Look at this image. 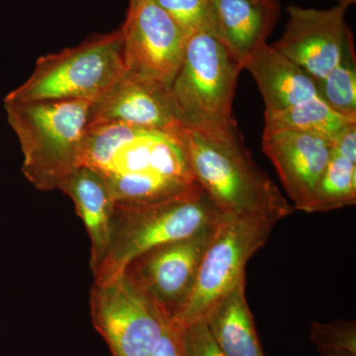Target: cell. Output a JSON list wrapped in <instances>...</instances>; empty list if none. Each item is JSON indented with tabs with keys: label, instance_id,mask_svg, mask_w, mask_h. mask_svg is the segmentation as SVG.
Masks as SVG:
<instances>
[{
	"label": "cell",
	"instance_id": "52a82bcc",
	"mask_svg": "<svg viewBox=\"0 0 356 356\" xmlns=\"http://www.w3.org/2000/svg\"><path fill=\"white\" fill-rule=\"evenodd\" d=\"M274 226L250 216L222 214L201 261L193 291L172 321L186 325L204 320L215 304L245 278V266L266 245Z\"/></svg>",
	"mask_w": 356,
	"mask_h": 356
},
{
	"label": "cell",
	"instance_id": "603a6c76",
	"mask_svg": "<svg viewBox=\"0 0 356 356\" xmlns=\"http://www.w3.org/2000/svg\"><path fill=\"white\" fill-rule=\"evenodd\" d=\"M184 356H226L208 331L205 321L186 325L173 324Z\"/></svg>",
	"mask_w": 356,
	"mask_h": 356
},
{
	"label": "cell",
	"instance_id": "ba28073f",
	"mask_svg": "<svg viewBox=\"0 0 356 356\" xmlns=\"http://www.w3.org/2000/svg\"><path fill=\"white\" fill-rule=\"evenodd\" d=\"M89 306L112 356H151L170 323L123 273L95 280Z\"/></svg>",
	"mask_w": 356,
	"mask_h": 356
},
{
	"label": "cell",
	"instance_id": "3957f363",
	"mask_svg": "<svg viewBox=\"0 0 356 356\" xmlns=\"http://www.w3.org/2000/svg\"><path fill=\"white\" fill-rule=\"evenodd\" d=\"M7 122L19 140L23 175L39 191H60L81 166L92 102H6Z\"/></svg>",
	"mask_w": 356,
	"mask_h": 356
},
{
	"label": "cell",
	"instance_id": "277c9868",
	"mask_svg": "<svg viewBox=\"0 0 356 356\" xmlns=\"http://www.w3.org/2000/svg\"><path fill=\"white\" fill-rule=\"evenodd\" d=\"M242 70L214 32L204 30L188 37L170 86L182 127L214 139L240 136L233 103Z\"/></svg>",
	"mask_w": 356,
	"mask_h": 356
},
{
	"label": "cell",
	"instance_id": "83f0119b",
	"mask_svg": "<svg viewBox=\"0 0 356 356\" xmlns=\"http://www.w3.org/2000/svg\"><path fill=\"white\" fill-rule=\"evenodd\" d=\"M268 1H278V0H268Z\"/></svg>",
	"mask_w": 356,
	"mask_h": 356
},
{
	"label": "cell",
	"instance_id": "4fadbf2b",
	"mask_svg": "<svg viewBox=\"0 0 356 356\" xmlns=\"http://www.w3.org/2000/svg\"><path fill=\"white\" fill-rule=\"evenodd\" d=\"M262 151L275 166L295 207L307 213L331 159V140L316 134L276 131L264 133Z\"/></svg>",
	"mask_w": 356,
	"mask_h": 356
},
{
	"label": "cell",
	"instance_id": "ffe728a7",
	"mask_svg": "<svg viewBox=\"0 0 356 356\" xmlns=\"http://www.w3.org/2000/svg\"><path fill=\"white\" fill-rule=\"evenodd\" d=\"M318 97L337 113L356 120V57L353 36L346 44L341 60L321 81H316Z\"/></svg>",
	"mask_w": 356,
	"mask_h": 356
},
{
	"label": "cell",
	"instance_id": "7402d4cb",
	"mask_svg": "<svg viewBox=\"0 0 356 356\" xmlns=\"http://www.w3.org/2000/svg\"><path fill=\"white\" fill-rule=\"evenodd\" d=\"M311 339L322 356H356V325L351 321L314 323Z\"/></svg>",
	"mask_w": 356,
	"mask_h": 356
},
{
	"label": "cell",
	"instance_id": "cb8c5ba5",
	"mask_svg": "<svg viewBox=\"0 0 356 356\" xmlns=\"http://www.w3.org/2000/svg\"><path fill=\"white\" fill-rule=\"evenodd\" d=\"M151 356H184L172 323L166 325L161 343Z\"/></svg>",
	"mask_w": 356,
	"mask_h": 356
},
{
	"label": "cell",
	"instance_id": "30bf717a",
	"mask_svg": "<svg viewBox=\"0 0 356 356\" xmlns=\"http://www.w3.org/2000/svg\"><path fill=\"white\" fill-rule=\"evenodd\" d=\"M126 70L172 86L184 57L187 37L154 0L128 9L121 27Z\"/></svg>",
	"mask_w": 356,
	"mask_h": 356
},
{
	"label": "cell",
	"instance_id": "484cf974",
	"mask_svg": "<svg viewBox=\"0 0 356 356\" xmlns=\"http://www.w3.org/2000/svg\"><path fill=\"white\" fill-rule=\"evenodd\" d=\"M336 1L337 4H341V6L348 7H348L355 3L356 0H336Z\"/></svg>",
	"mask_w": 356,
	"mask_h": 356
},
{
	"label": "cell",
	"instance_id": "8992f818",
	"mask_svg": "<svg viewBox=\"0 0 356 356\" xmlns=\"http://www.w3.org/2000/svg\"><path fill=\"white\" fill-rule=\"evenodd\" d=\"M222 213L205 192L149 203H115L106 259L95 281L123 273L138 255L215 226Z\"/></svg>",
	"mask_w": 356,
	"mask_h": 356
},
{
	"label": "cell",
	"instance_id": "9c48e42d",
	"mask_svg": "<svg viewBox=\"0 0 356 356\" xmlns=\"http://www.w3.org/2000/svg\"><path fill=\"white\" fill-rule=\"evenodd\" d=\"M216 225L188 238L149 248L124 268L131 282L170 322L178 317L191 298Z\"/></svg>",
	"mask_w": 356,
	"mask_h": 356
},
{
	"label": "cell",
	"instance_id": "d4e9b609",
	"mask_svg": "<svg viewBox=\"0 0 356 356\" xmlns=\"http://www.w3.org/2000/svg\"><path fill=\"white\" fill-rule=\"evenodd\" d=\"M332 149L356 163V124L346 131L332 144Z\"/></svg>",
	"mask_w": 356,
	"mask_h": 356
},
{
	"label": "cell",
	"instance_id": "7c38bea8",
	"mask_svg": "<svg viewBox=\"0 0 356 356\" xmlns=\"http://www.w3.org/2000/svg\"><path fill=\"white\" fill-rule=\"evenodd\" d=\"M99 123L124 124L170 133L184 128L170 86L128 72L91 105L89 125Z\"/></svg>",
	"mask_w": 356,
	"mask_h": 356
},
{
	"label": "cell",
	"instance_id": "7a4b0ae2",
	"mask_svg": "<svg viewBox=\"0 0 356 356\" xmlns=\"http://www.w3.org/2000/svg\"><path fill=\"white\" fill-rule=\"evenodd\" d=\"M196 182L222 214L276 222L293 207L243 146L242 135L214 139L182 128L179 132Z\"/></svg>",
	"mask_w": 356,
	"mask_h": 356
},
{
	"label": "cell",
	"instance_id": "e0dca14e",
	"mask_svg": "<svg viewBox=\"0 0 356 356\" xmlns=\"http://www.w3.org/2000/svg\"><path fill=\"white\" fill-rule=\"evenodd\" d=\"M211 337L226 356H264L245 297V278L206 314Z\"/></svg>",
	"mask_w": 356,
	"mask_h": 356
},
{
	"label": "cell",
	"instance_id": "5bb4252c",
	"mask_svg": "<svg viewBox=\"0 0 356 356\" xmlns=\"http://www.w3.org/2000/svg\"><path fill=\"white\" fill-rule=\"evenodd\" d=\"M214 34L243 65L266 43L280 17V1L268 0H211Z\"/></svg>",
	"mask_w": 356,
	"mask_h": 356
},
{
	"label": "cell",
	"instance_id": "5b68a950",
	"mask_svg": "<svg viewBox=\"0 0 356 356\" xmlns=\"http://www.w3.org/2000/svg\"><path fill=\"white\" fill-rule=\"evenodd\" d=\"M127 72L122 30L95 35L58 53L41 56L25 83L3 102L86 100L95 102Z\"/></svg>",
	"mask_w": 356,
	"mask_h": 356
},
{
	"label": "cell",
	"instance_id": "9a60e30c",
	"mask_svg": "<svg viewBox=\"0 0 356 356\" xmlns=\"http://www.w3.org/2000/svg\"><path fill=\"white\" fill-rule=\"evenodd\" d=\"M60 191L69 196L83 220L89 241V266L93 275L107 257L115 199L104 180L88 166H79L63 184Z\"/></svg>",
	"mask_w": 356,
	"mask_h": 356
},
{
	"label": "cell",
	"instance_id": "d6986e66",
	"mask_svg": "<svg viewBox=\"0 0 356 356\" xmlns=\"http://www.w3.org/2000/svg\"><path fill=\"white\" fill-rule=\"evenodd\" d=\"M356 204V163L332 149L307 213L330 212Z\"/></svg>",
	"mask_w": 356,
	"mask_h": 356
},
{
	"label": "cell",
	"instance_id": "4316f807",
	"mask_svg": "<svg viewBox=\"0 0 356 356\" xmlns=\"http://www.w3.org/2000/svg\"><path fill=\"white\" fill-rule=\"evenodd\" d=\"M142 1H144V0H130V2H129V8H132V7L138 6V4L140 3Z\"/></svg>",
	"mask_w": 356,
	"mask_h": 356
},
{
	"label": "cell",
	"instance_id": "2e32d148",
	"mask_svg": "<svg viewBox=\"0 0 356 356\" xmlns=\"http://www.w3.org/2000/svg\"><path fill=\"white\" fill-rule=\"evenodd\" d=\"M243 70L250 72L259 86L266 111H281L318 96L316 81L271 44L257 49Z\"/></svg>",
	"mask_w": 356,
	"mask_h": 356
},
{
	"label": "cell",
	"instance_id": "ac0fdd59",
	"mask_svg": "<svg viewBox=\"0 0 356 356\" xmlns=\"http://www.w3.org/2000/svg\"><path fill=\"white\" fill-rule=\"evenodd\" d=\"M356 120L337 113L318 96L281 111H264V133L299 131L322 136L332 144Z\"/></svg>",
	"mask_w": 356,
	"mask_h": 356
},
{
	"label": "cell",
	"instance_id": "6da1fadb",
	"mask_svg": "<svg viewBox=\"0 0 356 356\" xmlns=\"http://www.w3.org/2000/svg\"><path fill=\"white\" fill-rule=\"evenodd\" d=\"M179 132L91 124L81 165L102 177L116 203L156 202L200 193Z\"/></svg>",
	"mask_w": 356,
	"mask_h": 356
},
{
	"label": "cell",
	"instance_id": "44dd1931",
	"mask_svg": "<svg viewBox=\"0 0 356 356\" xmlns=\"http://www.w3.org/2000/svg\"><path fill=\"white\" fill-rule=\"evenodd\" d=\"M170 15L185 36L204 30L214 32V15L211 0H154Z\"/></svg>",
	"mask_w": 356,
	"mask_h": 356
},
{
	"label": "cell",
	"instance_id": "8fae6325",
	"mask_svg": "<svg viewBox=\"0 0 356 356\" xmlns=\"http://www.w3.org/2000/svg\"><path fill=\"white\" fill-rule=\"evenodd\" d=\"M346 10L341 4L329 9L288 6L284 32L271 46L314 81H321L339 64L353 37L346 22Z\"/></svg>",
	"mask_w": 356,
	"mask_h": 356
}]
</instances>
